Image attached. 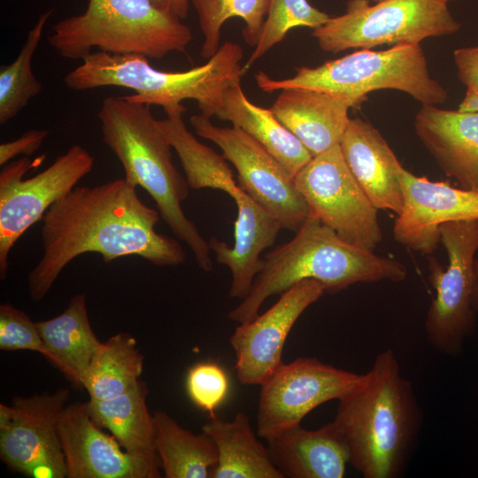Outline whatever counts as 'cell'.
<instances>
[{
	"mask_svg": "<svg viewBox=\"0 0 478 478\" xmlns=\"http://www.w3.org/2000/svg\"><path fill=\"white\" fill-rule=\"evenodd\" d=\"M159 216L125 178L75 186L42 219V256L27 278L31 299L42 300L62 270L85 253H98L107 263L137 256L158 266L182 264L179 242L155 229Z\"/></svg>",
	"mask_w": 478,
	"mask_h": 478,
	"instance_id": "6da1fadb",
	"label": "cell"
},
{
	"mask_svg": "<svg viewBox=\"0 0 478 478\" xmlns=\"http://www.w3.org/2000/svg\"><path fill=\"white\" fill-rule=\"evenodd\" d=\"M333 421L349 446L350 465L364 478H397L404 473L423 416L392 349L378 353L362 382L338 399Z\"/></svg>",
	"mask_w": 478,
	"mask_h": 478,
	"instance_id": "7a4b0ae2",
	"label": "cell"
},
{
	"mask_svg": "<svg viewBox=\"0 0 478 478\" xmlns=\"http://www.w3.org/2000/svg\"><path fill=\"white\" fill-rule=\"evenodd\" d=\"M97 118L103 142L120 162L124 178L148 192L162 220L189 247L199 267L211 271L209 243L181 207L189 187L172 161V146L150 105L110 96L102 102Z\"/></svg>",
	"mask_w": 478,
	"mask_h": 478,
	"instance_id": "3957f363",
	"label": "cell"
},
{
	"mask_svg": "<svg viewBox=\"0 0 478 478\" xmlns=\"http://www.w3.org/2000/svg\"><path fill=\"white\" fill-rule=\"evenodd\" d=\"M406 276L401 262L348 243L310 215L292 240L264 257L249 295L227 317L239 324L248 322L268 297L305 279H314L326 292L336 293L357 283L400 282Z\"/></svg>",
	"mask_w": 478,
	"mask_h": 478,
	"instance_id": "277c9868",
	"label": "cell"
},
{
	"mask_svg": "<svg viewBox=\"0 0 478 478\" xmlns=\"http://www.w3.org/2000/svg\"><path fill=\"white\" fill-rule=\"evenodd\" d=\"M243 48L226 42L206 63L183 72L158 71L147 57L137 54L113 55L91 52L82 64L64 78L65 85L75 91L116 86L132 89L129 101L162 106L166 114L185 107L181 102L193 99L201 113L212 118L220 111L225 90L243 74Z\"/></svg>",
	"mask_w": 478,
	"mask_h": 478,
	"instance_id": "5b68a950",
	"label": "cell"
},
{
	"mask_svg": "<svg viewBox=\"0 0 478 478\" xmlns=\"http://www.w3.org/2000/svg\"><path fill=\"white\" fill-rule=\"evenodd\" d=\"M190 28L150 0H89L86 10L57 22L48 37L63 58L83 59L93 48L113 55L161 58L184 52Z\"/></svg>",
	"mask_w": 478,
	"mask_h": 478,
	"instance_id": "8992f818",
	"label": "cell"
},
{
	"mask_svg": "<svg viewBox=\"0 0 478 478\" xmlns=\"http://www.w3.org/2000/svg\"><path fill=\"white\" fill-rule=\"evenodd\" d=\"M295 72L291 78L274 80L259 71L255 81L266 93L308 89L343 97L352 107L378 89L405 92L423 105L443 104L447 99L446 90L429 76L419 44L395 45L380 51L363 49L316 67H296Z\"/></svg>",
	"mask_w": 478,
	"mask_h": 478,
	"instance_id": "52a82bcc",
	"label": "cell"
},
{
	"mask_svg": "<svg viewBox=\"0 0 478 478\" xmlns=\"http://www.w3.org/2000/svg\"><path fill=\"white\" fill-rule=\"evenodd\" d=\"M460 24L443 0H349L346 12L313 29L320 48L330 53L379 45H416L456 33Z\"/></svg>",
	"mask_w": 478,
	"mask_h": 478,
	"instance_id": "ba28073f",
	"label": "cell"
},
{
	"mask_svg": "<svg viewBox=\"0 0 478 478\" xmlns=\"http://www.w3.org/2000/svg\"><path fill=\"white\" fill-rule=\"evenodd\" d=\"M440 235L448 266L443 269L435 258L429 260L428 279L436 297L428 307L424 328L436 351L455 356L475 328L476 313L471 297L478 251V219L446 222L441 226Z\"/></svg>",
	"mask_w": 478,
	"mask_h": 478,
	"instance_id": "9c48e42d",
	"label": "cell"
},
{
	"mask_svg": "<svg viewBox=\"0 0 478 478\" xmlns=\"http://www.w3.org/2000/svg\"><path fill=\"white\" fill-rule=\"evenodd\" d=\"M94 158L82 146H71L46 169L23 179L34 164L23 157L0 173V278L5 279L10 252L19 237L91 170Z\"/></svg>",
	"mask_w": 478,
	"mask_h": 478,
	"instance_id": "30bf717a",
	"label": "cell"
},
{
	"mask_svg": "<svg viewBox=\"0 0 478 478\" xmlns=\"http://www.w3.org/2000/svg\"><path fill=\"white\" fill-rule=\"evenodd\" d=\"M294 181L311 216L342 240L374 252L382 240L378 209L352 175L339 144L312 157Z\"/></svg>",
	"mask_w": 478,
	"mask_h": 478,
	"instance_id": "8fae6325",
	"label": "cell"
},
{
	"mask_svg": "<svg viewBox=\"0 0 478 478\" xmlns=\"http://www.w3.org/2000/svg\"><path fill=\"white\" fill-rule=\"evenodd\" d=\"M204 114L190 117L195 133L220 147L238 172V186L282 228L297 232L310 216L307 203L294 177L260 143L241 128L220 127Z\"/></svg>",
	"mask_w": 478,
	"mask_h": 478,
	"instance_id": "7c38bea8",
	"label": "cell"
},
{
	"mask_svg": "<svg viewBox=\"0 0 478 478\" xmlns=\"http://www.w3.org/2000/svg\"><path fill=\"white\" fill-rule=\"evenodd\" d=\"M69 396L60 388L0 404V458L10 469L33 478L67 477L58 421Z\"/></svg>",
	"mask_w": 478,
	"mask_h": 478,
	"instance_id": "4fadbf2b",
	"label": "cell"
},
{
	"mask_svg": "<svg viewBox=\"0 0 478 478\" xmlns=\"http://www.w3.org/2000/svg\"><path fill=\"white\" fill-rule=\"evenodd\" d=\"M363 378L364 374L338 368L312 357L283 363L260 385L257 435L267 441L301 425L313 409L340 399Z\"/></svg>",
	"mask_w": 478,
	"mask_h": 478,
	"instance_id": "5bb4252c",
	"label": "cell"
},
{
	"mask_svg": "<svg viewBox=\"0 0 478 478\" xmlns=\"http://www.w3.org/2000/svg\"><path fill=\"white\" fill-rule=\"evenodd\" d=\"M326 292L314 279L296 282L262 314L241 323L229 342L235 356L237 379L244 385H261L283 364L285 341L300 315Z\"/></svg>",
	"mask_w": 478,
	"mask_h": 478,
	"instance_id": "9a60e30c",
	"label": "cell"
},
{
	"mask_svg": "<svg viewBox=\"0 0 478 478\" xmlns=\"http://www.w3.org/2000/svg\"><path fill=\"white\" fill-rule=\"evenodd\" d=\"M58 432L67 478H158V456H137L122 450L113 436L102 431L90 418L87 403L66 405Z\"/></svg>",
	"mask_w": 478,
	"mask_h": 478,
	"instance_id": "2e32d148",
	"label": "cell"
},
{
	"mask_svg": "<svg viewBox=\"0 0 478 478\" xmlns=\"http://www.w3.org/2000/svg\"><path fill=\"white\" fill-rule=\"evenodd\" d=\"M397 175L404 205L395 221L393 235L405 247L430 255L441 243L443 224L478 219V191L418 177L402 165Z\"/></svg>",
	"mask_w": 478,
	"mask_h": 478,
	"instance_id": "e0dca14e",
	"label": "cell"
},
{
	"mask_svg": "<svg viewBox=\"0 0 478 478\" xmlns=\"http://www.w3.org/2000/svg\"><path fill=\"white\" fill-rule=\"evenodd\" d=\"M414 127L443 172L454 178L461 189L478 191V112L423 105L415 117Z\"/></svg>",
	"mask_w": 478,
	"mask_h": 478,
	"instance_id": "ac0fdd59",
	"label": "cell"
},
{
	"mask_svg": "<svg viewBox=\"0 0 478 478\" xmlns=\"http://www.w3.org/2000/svg\"><path fill=\"white\" fill-rule=\"evenodd\" d=\"M343 158L372 204L400 214L404 205L397 175L401 166L380 132L358 118L351 119L339 143Z\"/></svg>",
	"mask_w": 478,
	"mask_h": 478,
	"instance_id": "d6986e66",
	"label": "cell"
},
{
	"mask_svg": "<svg viewBox=\"0 0 478 478\" xmlns=\"http://www.w3.org/2000/svg\"><path fill=\"white\" fill-rule=\"evenodd\" d=\"M266 442L283 478H343L350 464L349 446L334 421L313 430L299 425Z\"/></svg>",
	"mask_w": 478,
	"mask_h": 478,
	"instance_id": "ffe728a7",
	"label": "cell"
},
{
	"mask_svg": "<svg viewBox=\"0 0 478 478\" xmlns=\"http://www.w3.org/2000/svg\"><path fill=\"white\" fill-rule=\"evenodd\" d=\"M237 206L235 243L230 247L214 237L208 243L218 263L227 266L232 274L229 296L243 299L260 271L261 252L274 243L281 223L242 188L234 198Z\"/></svg>",
	"mask_w": 478,
	"mask_h": 478,
	"instance_id": "44dd1931",
	"label": "cell"
},
{
	"mask_svg": "<svg viewBox=\"0 0 478 478\" xmlns=\"http://www.w3.org/2000/svg\"><path fill=\"white\" fill-rule=\"evenodd\" d=\"M351 107L343 97L296 88L281 90L270 109L314 157L340 143Z\"/></svg>",
	"mask_w": 478,
	"mask_h": 478,
	"instance_id": "7402d4cb",
	"label": "cell"
},
{
	"mask_svg": "<svg viewBox=\"0 0 478 478\" xmlns=\"http://www.w3.org/2000/svg\"><path fill=\"white\" fill-rule=\"evenodd\" d=\"M240 81L225 90L216 117L230 121L233 127L241 128L255 139L295 178L312 156L276 119L271 109L258 106L247 98Z\"/></svg>",
	"mask_w": 478,
	"mask_h": 478,
	"instance_id": "603a6c76",
	"label": "cell"
},
{
	"mask_svg": "<svg viewBox=\"0 0 478 478\" xmlns=\"http://www.w3.org/2000/svg\"><path fill=\"white\" fill-rule=\"evenodd\" d=\"M36 325L47 350L45 358L81 387V378L103 343L91 328L85 294L73 297L62 313Z\"/></svg>",
	"mask_w": 478,
	"mask_h": 478,
	"instance_id": "cb8c5ba5",
	"label": "cell"
},
{
	"mask_svg": "<svg viewBox=\"0 0 478 478\" xmlns=\"http://www.w3.org/2000/svg\"><path fill=\"white\" fill-rule=\"evenodd\" d=\"M202 431L212 439L218 453L211 478H283L267 447L253 432L247 414L238 412L229 421L209 416Z\"/></svg>",
	"mask_w": 478,
	"mask_h": 478,
	"instance_id": "d4e9b609",
	"label": "cell"
},
{
	"mask_svg": "<svg viewBox=\"0 0 478 478\" xmlns=\"http://www.w3.org/2000/svg\"><path fill=\"white\" fill-rule=\"evenodd\" d=\"M146 382L138 380L126 392L108 399H89L87 410L93 421L108 429L127 452L157 456L153 415L147 406Z\"/></svg>",
	"mask_w": 478,
	"mask_h": 478,
	"instance_id": "484cf974",
	"label": "cell"
},
{
	"mask_svg": "<svg viewBox=\"0 0 478 478\" xmlns=\"http://www.w3.org/2000/svg\"><path fill=\"white\" fill-rule=\"evenodd\" d=\"M155 451L166 478H211L217 464L214 442L204 431L185 429L163 411L153 414Z\"/></svg>",
	"mask_w": 478,
	"mask_h": 478,
	"instance_id": "4316f807",
	"label": "cell"
},
{
	"mask_svg": "<svg viewBox=\"0 0 478 478\" xmlns=\"http://www.w3.org/2000/svg\"><path fill=\"white\" fill-rule=\"evenodd\" d=\"M186 107L166 114L160 125L181 164L189 189H212L233 199L239 191L234 174L221 154L200 143L186 127L182 115Z\"/></svg>",
	"mask_w": 478,
	"mask_h": 478,
	"instance_id": "83f0119b",
	"label": "cell"
},
{
	"mask_svg": "<svg viewBox=\"0 0 478 478\" xmlns=\"http://www.w3.org/2000/svg\"><path fill=\"white\" fill-rule=\"evenodd\" d=\"M143 369V356L134 336L120 332L111 336L93 355L81 378L89 399H108L128 390Z\"/></svg>",
	"mask_w": 478,
	"mask_h": 478,
	"instance_id": "f1b7e54d",
	"label": "cell"
},
{
	"mask_svg": "<svg viewBox=\"0 0 478 478\" xmlns=\"http://www.w3.org/2000/svg\"><path fill=\"white\" fill-rule=\"evenodd\" d=\"M195 8L199 27L204 36L200 55L209 59L220 49V30L224 23L232 18L244 22L242 31L244 41L256 46L270 0H189Z\"/></svg>",
	"mask_w": 478,
	"mask_h": 478,
	"instance_id": "f546056e",
	"label": "cell"
},
{
	"mask_svg": "<svg viewBox=\"0 0 478 478\" xmlns=\"http://www.w3.org/2000/svg\"><path fill=\"white\" fill-rule=\"evenodd\" d=\"M52 11L42 13L28 32L13 62L0 68V124L14 119L28 102L41 93L42 83L32 71L33 56Z\"/></svg>",
	"mask_w": 478,
	"mask_h": 478,
	"instance_id": "4dcf8cb0",
	"label": "cell"
},
{
	"mask_svg": "<svg viewBox=\"0 0 478 478\" xmlns=\"http://www.w3.org/2000/svg\"><path fill=\"white\" fill-rule=\"evenodd\" d=\"M329 16L312 6L307 0H270L259 39L244 66L243 74L275 44L281 42L287 33L298 27L315 29Z\"/></svg>",
	"mask_w": 478,
	"mask_h": 478,
	"instance_id": "1f68e13d",
	"label": "cell"
},
{
	"mask_svg": "<svg viewBox=\"0 0 478 478\" xmlns=\"http://www.w3.org/2000/svg\"><path fill=\"white\" fill-rule=\"evenodd\" d=\"M186 389L190 400L209 416H213L227 397L229 381L225 369L218 363L203 361L189 369Z\"/></svg>",
	"mask_w": 478,
	"mask_h": 478,
	"instance_id": "d6a6232c",
	"label": "cell"
},
{
	"mask_svg": "<svg viewBox=\"0 0 478 478\" xmlns=\"http://www.w3.org/2000/svg\"><path fill=\"white\" fill-rule=\"evenodd\" d=\"M0 349L27 350L36 351L44 358L47 356L36 322L8 303L0 305Z\"/></svg>",
	"mask_w": 478,
	"mask_h": 478,
	"instance_id": "836d02e7",
	"label": "cell"
},
{
	"mask_svg": "<svg viewBox=\"0 0 478 478\" xmlns=\"http://www.w3.org/2000/svg\"><path fill=\"white\" fill-rule=\"evenodd\" d=\"M46 129H30L19 138L0 144V166H4L19 155L34 154L48 136Z\"/></svg>",
	"mask_w": 478,
	"mask_h": 478,
	"instance_id": "e575fe53",
	"label": "cell"
},
{
	"mask_svg": "<svg viewBox=\"0 0 478 478\" xmlns=\"http://www.w3.org/2000/svg\"><path fill=\"white\" fill-rule=\"evenodd\" d=\"M453 57L460 81L478 92V47L458 49Z\"/></svg>",
	"mask_w": 478,
	"mask_h": 478,
	"instance_id": "d590c367",
	"label": "cell"
},
{
	"mask_svg": "<svg viewBox=\"0 0 478 478\" xmlns=\"http://www.w3.org/2000/svg\"><path fill=\"white\" fill-rule=\"evenodd\" d=\"M153 4L168 12L174 14L181 19H185L189 12V0H150Z\"/></svg>",
	"mask_w": 478,
	"mask_h": 478,
	"instance_id": "8d00e7d4",
	"label": "cell"
},
{
	"mask_svg": "<svg viewBox=\"0 0 478 478\" xmlns=\"http://www.w3.org/2000/svg\"><path fill=\"white\" fill-rule=\"evenodd\" d=\"M460 112L477 113L478 112V92L467 89L466 96L458 109Z\"/></svg>",
	"mask_w": 478,
	"mask_h": 478,
	"instance_id": "74e56055",
	"label": "cell"
},
{
	"mask_svg": "<svg viewBox=\"0 0 478 478\" xmlns=\"http://www.w3.org/2000/svg\"><path fill=\"white\" fill-rule=\"evenodd\" d=\"M471 303L475 313H478V258H475L474 266V281Z\"/></svg>",
	"mask_w": 478,
	"mask_h": 478,
	"instance_id": "f35d334b",
	"label": "cell"
},
{
	"mask_svg": "<svg viewBox=\"0 0 478 478\" xmlns=\"http://www.w3.org/2000/svg\"><path fill=\"white\" fill-rule=\"evenodd\" d=\"M372 1L375 4V3H379V2L383 1V0H372Z\"/></svg>",
	"mask_w": 478,
	"mask_h": 478,
	"instance_id": "ab89813d",
	"label": "cell"
},
{
	"mask_svg": "<svg viewBox=\"0 0 478 478\" xmlns=\"http://www.w3.org/2000/svg\"><path fill=\"white\" fill-rule=\"evenodd\" d=\"M443 1H444V2H448V1H450V0H443Z\"/></svg>",
	"mask_w": 478,
	"mask_h": 478,
	"instance_id": "60d3db41",
	"label": "cell"
}]
</instances>
